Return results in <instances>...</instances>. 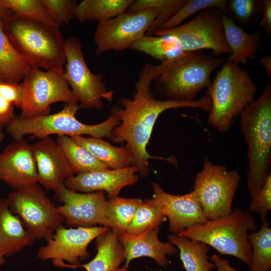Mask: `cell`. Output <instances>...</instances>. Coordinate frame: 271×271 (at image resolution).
<instances>
[{
	"mask_svg": "<svg viewBox=\"0 0 271 271\" xmlns=\"http://www.w3.org/2000/svg\"><path fill=\"white\" fill-rule=\"evenodd\" d=\"M71 138L109 169H121L132 166L131 153L125 146L115 147L102 138L93 137L77 136Z\"/></svg>",
	"mask_w": 271,
	"mask_h": 271,
	"instance_id": "cell-24",
	"label": "cell"
},
{
	"mask_svg": "<svg viewBox=\"0 0 271 271\" xmlns=\"http://www.w3.org/2000/svg\"><path fill=\"white\" fill-rule=\"evenodd\" d=\"M97 253L87 263L79 264L86 271H114L124 260V250L119 235L111 229L96 238Z\"/></svg>",
	"mask_w": 271,
	"mask_h": 271,
	"instance_id": "cell-23",
	"label": "cell"
},
{
	"mask_svg": "<svg viewBox=\"0 0 271 271\" xmlns=\"http://www.w3.org/2000/svg\"><path fill=\"white\" fill-rule=\"evenodd\" d=\"M0 180L14 189L38 183L32 145L26 140L15 141L0 154Z\"/></svg>",
	"mask_w": 271,
	"mask_h": 271,
	"instance_id": "cell-18",
	"label": "cell"
},
{
	"mask_svg": "<svg viewBox=\"0 0 271 271\" xmlns=\"http://www.w3.org/2000/svg\"><path fill=\"white\" fill-rule=\"evenodd\" d=\"M80 108L78 103L66 104L60 111L53 114L32 117L16 116L6 126L7 129L15 141L29 134L41 139L57 134L70 137L89 135L110 139L112 131L120 123L118 118L111 114L101 123L85 124L76 117Z\"/></svg>",
	"mask_w": 271,
	"mask_h": 271,
	"instance_id": "cell-7",
	"label": "cell"
},
{
	"mask_svg": "<svg viewBox=\"0 0 271 271\" xmlns=\"http://www.w3.org/2000/svg\"><path fill=\"white\" fill-rule=\"evenodd\" d=\"M109 198L107 201L110 229L119 235L126 232L138 207L143 201L135 198H127L118 196Z\"/></svg>",
	"mask_w": 271,
	"mask_h": 271,
	"instance_id": "cell-31",
	"label": "cell"
},
{
	"mask_svg": "<svg viewBox=\"0 0 271 271\" xmlns=\"http://www.w3.org/2000/svg\"><path fill=\"white\" fill-rule=\"evenodd\" d=\"M55 198L62 204L57 206L68 226L110 228L108 201L102 191L80 193L64 187L55 192Z\"/></svg>",
	"mask_w": 271,
	"mask_h": 271,
	"instance_id": "cell-15",
	"label": "cell"
},
{
	"mask_svg": "<svg viewBox=\"0 0 271 271\" xmlns=\"http://www.w3.org/2000/svg\"><path fill=\"white\" fill-rule=\"evenodd\" d=\"M56 141L64 152L75 174L109 169L71 137L57 136Z\"/></svg>",
	"mask_w": 271,
	"mask_h": 271,
	"instance_id": "cell-29",
	"label": "cell"
},
{
	"mask_svg": "<svg viewBox=\"0 0 271 271\" xmlns=\"http://www.w3.org/2000/svg\"><path fill=\"white\" fill-rule=\"evenodd\" d=\"M260 229L248 235L251 249L249 271H270L271 269V228L266 218H261Z\"/></svg>",
	"mask_w": 271,
	"mask_h": 271,
	"instance_id": "cell-30",
	"label": "cell"
},
{
	"mask_svg": "<svg viewBox=\"0 0 271 271\" xmlns=\"http://www.w3.org/2000/svg\"><path fill=\"white\" fill-rule=\"evenodd\" d=\"M0 96L20 108L23 96L21 84H13L5 82H0Z\"/></svg>",
	"mask_w": 271,
	"mask_h": 271,
	"instance_id": "cell-39",
	"label": "cell"
},
{
	"mask_svg": "<svg viewBox=\"0 0 271 271\" xmlns=\"http://www.w3.org/2000/svg\"><path fill=\"white\" fill-rule=\"evenodd\" d=\"M152 198L145 201L168 218L169 229L175 234L208 220L193 190L177 195L166 192L156 183L152 184Z\"/></svg>",
	"mask_w": 271,
	"mask_h": 271,
	"instance_id": "cell-16",
	"label": "cell"
},
{
	"mask_svg": "<svg viewBox=\"0 0 271 271\" xmlns=\"http://www.w3.org/2000/svg\"><path fill=\"white\" fill-rule=\"evenodd\" d=\"M1 129H2V128H1Z\"/></svg>",
	"mask_w": 271,
	"mask_h": 271,
	"instance_id": "cell-49",
	"label": "cell"
},
{
	"mask_svg": "<svg viewBox=\"0 0 271 271\" xmlns=\"http://www.w3.org/2000/svg\"><path fill=\"white\" fill-rule=\"evenodd\" d=\"M167 219L160 211L143 201L138 207L126 233L138 234L151 229L160 228Z\"/></svg>",
	"mask_w": 271,
	"mask_h": 271,
	"instance_id": "cell-34",
	"label": "cell"
},
{
	"mask_svg": "<svg viewBox=\"0 0 271 271\" xmlns=\"http://www.w3.org/2000/svg\"><path fill=\"white\" fill-rule=\"evenodd\" d=\"M0 271H2V270H0Z\"/></svg>",
	"mask_w": 271,
	"mask_h": 271,
	"instance_id": "cell-48",
	"label": "cell"
},
{
	"mask_svg": "<svg viewBox=\"0 0 271 271\" xmlns=\"http://www.w3.org/2000/svg\"><path fill=\"white\" fill-rule=\"evenodd\" d=\"M158 15L156 10L125 12L107 21L99 22L94 34L95 53L120 51L146 35Z\"/></svg>",
	"mask_w": 271,
	"mask_h": 271,
	"instance_id": "cell-14",
	"label": "cell"
},
{
	"mask_svg": "<svg viewBox=\"0 0 271 271\" xmlns=\"http://www.w3.org/2000/svg\"><path fill=\"white\" fill-rule=\"evenodd\" d=\"M166 65H145L136 82V92L132 99L122 98L118 100L120 106H114L111 114L120 121L119 124L111 132L110 140L115 143H125L132 155V166L137 167L142 175L149 171V160H163L171 163L176 160L172 157H156L150 155L147 147L159 116L170 109L197 108L208 113L211 109L210 98L205 95L192 101L159 99L152 92L151 84L165 69Z\"/></svg>",
	"mask_w": 271,
	"mask_h": 271,
	"instance_id": "cell-1",
	"label": "cell"
},
{
	"mask_svg": "<svg viewBox=\"0 0 271 271\" xmlns=\"http://www.w3.org/2000/svg\"><path fill=\"white\" fill-rule=\"evenodd\" d=\"M130 48L147 54L161 63L177 59L185 53L180 41L172 35H145Z\"/></svg>",
	"mask_w": 271,
	"mask_h": 271,
	"instance_id": "cell-27",
	"label": "cell"
},
{
	"mask_svg": "<svg viewBox=\"0 0 271 271\" xmlns=\"http://www.w3.org/2000/svg\"><path fill=\"white\" fill-rule=\"evenodd\" d=\"M14 104L0 96V128L7 126L16 116L14 113Z\"/></svg>",
	"mask_w": 271,
	"mask_h": 271,
	"instance_id": "cell-40",
	"label": "cell"
},
{
	"mask_svg": "<svg viewBox=\"0 0 271 271\" xmlns=\"http://www.w3.org/2000/svg\"><path fill=\"white\" fill-rule=\"evenodd\" d=\"M185 2L186 0H137L134 1L126 12L156 10L157 17L146 34L153 35L178 12Z\"/></svg>",
	"mask_w": 271,
	"mask_h": 271,
	"instance_id": "cell-32",
	"label": "cell"
},
{
	"mask_svg": "<svg viewBox=\"0 0 271 271\" xmlns=\"http://www.w3.org/2000/svg\"><path fill=\"white\" fill-rule=\"evenodd\" d=\"M35 240L20 218L10 210L7 199L0 198V248L6 257L31 245Z\"/></svg>",
	"mask_w": 271,
	"mask_h": 271,
	"instance_id": "cell-22",
	"label": "cell"
},
{
	"mask_svg": "<svg viewBox=\"0 0 271 271\" xmlns=\"http://www.w3.org/2000/svg\"><path fill=\"white\" fill-rule=\"evenodd\" d=\"M23 90L21 116L49 114L50 105L58 102L78 103L64 76V69L42 70L32 68L21 83Z\"/></svg>",
	"mask_w": 271,
	"mask_h": 271,
	"instance_id": "cell-9",
	"label": "cell"
},
{
	"mask_svg": "<svg viewBox=\"0 0 271 271\" xmlns=\"http://www.w3.org/2000/svg\"><path fill=\"white\" fill-rule=\"evenodd\" d=\"M32 68L10 41L0 20V72L5 82L20 84Z\"/></svg>",
	"mask_w": 271,
	"mask_h": 271,
	"instance_id": "cell-25",
	"label": "cell"
},
{
	"mask_svg": "<svg viewBox=\"0 0 271 271\" xmlns=\"http://www.w3.org/2000/svg\"><path fill=\"white\" fill-rule=\"evenodd\" d=\"M4 22L10 41L32 68H63L66 41L58 27L14 15Z\"/></svg>",
	"mask_w": 271,
	"mask_h": 271,
	"instance_id": "cell-3",
	"label": "cell"
},
{
	"mask_svg": "<svg viewBox=\"0 0 271 271\" xmlns=\"http://www.w3.org/2000/svg\"><path fill=\"white\" fill-rule=\"evenodd\" d=\"M6 254L3 250L0 248V266L3 265L6 262Z\"/></svg>",
	"mask_w": 271,
	"mask_h": 271,
	"instance_id": "cell-44",
	"label": "cell"
},
{
	"mask_svg": "<svg viewBox=\"0 0 271 271\" xmlns=\"http://www.w3.org/2000/svg\"><path fill=\"white\" fill-rule=\"evenodd\" d=\"M13 15V12L4 7L0 2V20L4 22L12 17Z\"/></svg>",
	"mask_w": 271,
	"mask_h": 271,
	"instance_id": "cell-43",
	"label": "cell"
},
{
	"mask_svg": "<svg viewBox=\"0 0 271 271\" xmlns=\"http://www.w3.org/2000/svg\"><path fill=\"white\" fill-rule=\"evenodd\" d=\"M52 21L58 26L76 17L78 3L75 0H41Z\"/></svg>",
	"mask_w": 271,
	"mask_h": 271,
	"instance_id": "cell-36",
	"label": "cell"
},
{
	"mask_svg": "<svg viewBox=\"0 0 271 271\" xmlns=\"http://www.w3.org/2000/svg\"><path fill=\"white\" fill-rule=\"evenodd\" d=\"M260 62L265 68L266 73L268 77H271V58L268 56H264L259 59Z\"/></svg>",
	"mask_w": 271,
	"mask_h": 271,
	"instance_id": "cell-42",
	"label": "cell"
},
{
	"mask_svg": "<svg viewBox=\"0 0 271 271\" xmlns=\"http://www.w3.org/2000/svg\"><path fill=\"white\" fill-rule=\"evenodd\" d=\"M160 228L151 229L138 234L123 233L119 239L124 250L125 267L133 259L148 257L153 258L161 266L168 263L167 255L176 254L177 248L170 242H162L158 237Z\"/></svg>",
	"mask_w": 271,
	"mask_h": 271,
	"instance_id": "cell-20",
	"label": "cell"
},
{
	"mask_svg": "<svg viewBox=\"0 0 271 271\" xmlns=\"http://www.w3.org/2000/svg\"><path fill=\"white\" fill-rule=\"evenodd\" d=\"M240 176L223 165H215L205 158L197 175L193 191L208 220L227 215L233 211V200Z\"/></svg>",
	"mask_w": 271,
	"mask_h": 271,
	"instance_id": "cell-10",
	"label": "cell"
},
{
	"mask_svg": "<svg viewBox=\"0 0 271 271\" xmlns=\"http://www.w3.org/2000/svg\"><path fill=\"white\" fill-rule=\"evenodd\" d=\"M222 20L227 43L230 50L227 60L238 65L253 59L261 47L260 33H248L224 13Z\"/></svg>",
	"mask_w": 271,
	"mask_h": 271,
	"instance_id": "cell-21",
	"label": "cell"
},
{
	"mask_svg": "<svg viewBox=\"0 0 271 271\" xmlns=\"http://www.w3.org/2000/svg\"><path fill=\"white\" fill-rule=\"evenodd\" d=\"M6 199L10 210L35 239L51 238L64 223L57 206L38 183L14 189Z\"/></svg>",
	"mask_w": 271,
	"mask_h": 271,
	"instance_id": "cell-8",
	"label": "cell"
},
{
	"mask_svg": "<svg viewBox=\"0 0 271 271\" xmlns=\"http://www.w3.org/2000/svg\"><path fill=\"white\" fill-rule=\"evenodd\" d=\"M38 183L55 192L65 187V182L75 175L64 152L56 141L46 137L32 145Z\"/></svg>",
	"mask_w": 271,
	"mask_h": 271,
	"instance_id": "cell-17",
	"label": "cell"
},
{
	"mask_svg": "<svg viewBox=\"0 0 271 271\" xmlns=\"http://www.w3.org/2000/svg\"><path fill=\"white\" fill-rule=\"evenodd\" d=\"M0 2L15 16L58 27L48 15L41 0H0Z\"/></svg>",
	"mask_w": 271,
	"mask_h": 271,
	"instance_id": "cell-33",
	"label": "cell"
},
{
	"mask_svg": "<svg viewBox=\"0 0 271 271\" xmlns=\"http://www.w3.org/2000/svg\"><path fill=\"white\" fill-rule=\"evenodd\" d=\"M4 138V134L3 132L2 129L0 128V144L2 143Z\"/></svg>",
	"mask_w": 271,
	"mask_h": 271,
	"instance_id": "cell-46",
	"label": "cell"
},
{
	"mask_svg": "<svg viewBox=\"0 0 271 271\" xmlns=\"http://www.w3.org/2000/svg\"><path fill=\"white\" fill-rule=\"evenodd\" d=\"M256 90L247 71L227 61L207 88L211 101L209 124L219 132L227 131L235 118L254 100Z\"/></svg>",
	"mask_w": 271,
	"mask_h": 271,
	"instance_id": "cell-4",
	"label": "cell"
},
{
	"mask_svg": "<svg viewBox=\"0 0 271 271\" xmlns=\"http://www.w3.org/2000/svg\"><path fill=\"white\" fill-rule=\"evenodd\" d=\"M256 228L250 212L236 209L227 215L208 220L177 235L203 242L219 253L235 257L249 266L251 249L248 232H254Z\"/></svg>",
	"mask_w": 271,
	"mask_h": 271,
	"instance_id": "cell-5",
	"label": "cell"
},
{
	"mask_svg": "<svg viewBox=\"0 0 271 271\" xmlns=\"http://www.w3.org/2000/svg\"><path fill=\"white\" fill-rule=\"evenodd\" d=\"M262 18L260 22V26L270 36L271 34V1H262Z\"/></svg>",
	"mask_w": 271,
	"mask_h": 271,
	"instance_id": "cell-41",
	"label": "cell"
},
{
	"mask_svg": "<svg viewBox=\"0 0 271 271\" xmlns=\"http://www.w3.org/2000/svg\"><path fill=\"white\" fill-rule=\"evenodd\" d=\"M110 228L102 226L92 227H58L47 244L38 251V257L42 261L51 260L55 266L75 269L89 254L90 243Z\"/></svg>",
	"mask_w": 271,
	"mask_h": 271,
	"instance_id": "cell-13",
	"label": "cell"
},
{
	"mask_svg": "<svg viewBox=\"0 0 271 271\" xmlns=\"http://www.w3.org/2000/svg\"><path fill=\"white\" fill-rule=\"evenodd\" d=\"M5 82L4 79L3 78V77L0 72V82Z\"/></svg>",
	"mask_w": 271,
	"mask_h": 271,
	"instance_id": "cell-47",
	"label": "cell"
},
{
	"mask_svg": "<svg viewBox=\"0 0 271 271\" xmlns=\"http://www.w3.org/2000/svg\"><path fill=\"white\" fill-rule=\"evenodd\" d=\"M64 76L81 108L99 109L102 99L111 101L113 92L106 88L103 77L89 69L80 41L70 37L65 43Z\"/></svg>",
	"mask_w": 271,
	"mask_h": 271,
	"instance_id": "cell-11",
	"label": "cell"
},
{
	"mask_svg": "<svg viewBox=\"0 0 271 271\" xmlns=\"http://www.w3.org/2000/svg\"><path fill=\"white\" fill-rule=\"evenodd\" d=\"M259 4L254 0H231L227 1V8L239 21L247 22L255 15Z\"/></svg>",
	"mask_w": 271,
	"mask_h": 271,
	"instance_id": "cell-38",
	"label": "cell"
},
{
	"mask_svg": "<svg viewBox=\"0 0 271 271\" xmlns=\"http://www.w3.org/2000/svg\"><path fill=\"white\" fill-rule=\"evenodd\" d=\"M168 239L179 249L186 271H212L216 268L209 260L210 249L206 243L175 234L169 235Z\"/></svg>",
	"mask_w": 271,
	"mask_h": 271,
	"instance_id": "cell-26",
	"label": "cell"
},
{
	"mask_svg": "<svg viewBox=\"0 0 271 271\" xmlns=\"http://www.w3.org/2000/svg\"><path fill=\"white\" fill-rule=\"evenodd\" d=\"M138 169L134 166L117 169H106L74 175L67 178L65 186L80 193L105 191L109 197L117 196L125 187L139 180Z\"/></svg>",
	"mask_w": 271,
	"mask_h": 271,
	"instance_id": "cell-19",
	"label": "cell"
},
{
	"mask_svg": "<svg viewBox=\"0 0 271 271\" xmlns=\"http://www.w3.org/2000/svg\"><path fill=\"white\" fill-rule=\"evenodd\" d=\"M223 13L216 8H207L187 23L172 29L159 30L153 35L176 36L185 52L208 49L214 57L230 54L222 20Z\"/></svg>",
	"mask_w": 271,
	"mask_h": 271,
	"instance_id": "cell-12",
	"label": "cell"
},
{
	"mask_svg": "<svg viewBox=\"0 0 271 271\" xmlns=\"http://www.w3.org/2000/svg\"><path fill=\"white\" fill-rule=\"evenodd\" d=\"M252 213H257L260 218H266L271 210V173L268 175L261 189L255 196L252 198L249 206Z\"/></svg>",
	"mask_w": 271,
	"mask_h": 271,
	"instance_id": "cell-37",
	"label": "cell"
},
{
	"mask_svg": "<svg viewBox=\"0 0 271 271\" xmlns=\"http://www.w3.org/2000/svg\"><path fill=\"white\" fill-rule=\"evenodd\" d=\"M227 7V1L225 0H186L178 12L159 30L177 27L189 17L204 9L214 8L224 13Z\"/></svg>",
	"mask_w": 271,
	"mask_h": 271,
	"instance_id": "cell-35",
	"label": "cell"
},
{
	"mask_svg": "<svg viewBox=\"0 0 271 271\" xmlns=\"http://www.w3.org/2000/svg\"><path fill=\"white\" fill-rule=\"evenodd\" d=\"M114 271H128V270L127 267L124 266L121 268L119 267L118 268L116 269Z\"/></svg>",
	"mask_w": 271,
	"mask_h": 271,
	"instance_id": "cell-45",
	"label": "cell"
},
{
	"mask_svg": "<svg viewBox=\"0 0 271 271\" xmlns=\"http://www.w3.org/2000/svg\"><path fill=\"white\" fill-rule=\"evenodd\" d=\"M133 0H83L78 3L76 18L81 22H103L125 13Z\"/></svg>",
	"mask_w": 271,
	"mask_h": 271,
	"instance_id": "cell-28",
	"label": "cell"
},
{
	"mask_svg": "<svg viewBox=\"0 0 271 271\" xmlns=\"http://www.w3.org/2000/svg\"><path fill=\"white\" fill-rule=\"evenodd\" d=\"M224 62L223 57L209 56L202 51L186 52L155 78L156 89L165 100L194 101L209 86L212 72Z\"/></svg>",
	"mask_w": 271,
	"mask_h": 271,
	"instance_id": "cell-6",
	"label": "cell"
},
{
	"mask_svg": "<svg viewBox=\"0 0 271 271\" xmlns=\"http://www.w3.org/2000/svg\"><path fill=\"white\" fill-rule=\"evenodd\" d=\"M240 126L247 146V186L254 197L263 185L271 164V84L240 114Z\"/></svg>",
	"mask_w": 271,
	"mask_h": 271,
	"instance_id": "cell-2",
	"label": "cell"
}]
</instances>
